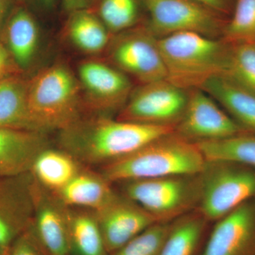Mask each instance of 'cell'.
Returning a JSON list of instances; mask_svg holds the SVG:
<instances>
[{
  "instance_id": "1",
  "label": "cell",
  "mask_w": 255,
  "mask_h": 255,
  "mask_svg": "<svg viewBox=\"0 0 255 255\" xmlns=\"http://www.w3.org/2000/svg\"><path fill=\"white\" fill-rule=\"evenodd\" d=\"M175 128L111 119L81 117L59 130L58 144L86 167H102L127 157Z\"/></svg>"
},
{
  "instance_id": "2",
  "label": "cell",
  "mask_w": 255,
  "mask_h": 255,
  "mask_svg": "<svg viewBox=\"0 0 255 255\" xmlns=\"http://www.w3.org/2000/svg\"><path fill=\"white\" fill-rule=\"evenodd\" d=\"M206 159L196 143L175 131L158 137L123 158L100 167L111 184L201 173Z\"/></svg>"
},
{
  "instance_id": "3",
  "label": "cell",
  "mask_w": 255,
  "mask_h": 255,
  "mask_svg": "<svg viewBox=\"0 0 255 255\" xmlns=\"http://www.w3.org/2000/svg\"><path fill=\"white\" fill-rule=\"evenodd\" d=\"M167 80L185 90L200 89L209 79L226 72L230 44L194 32L157 38Z\"/></svg>"
},
{
  "instance_id": "4",
  "label": "cell",
  "mask_w": 255,
  "mask_h": 255,
  "mask_svg": "<svg viewBox=\"0 0 255 255\" xmlns=\"http://www.w3.org/2000/svg\"><path fill=\"white\" fill-rule=\"evenodd\" d=\"M81 86L63 64L42 70L28 81V107L37 130H60L81 118Z\"/></svg>"
},
{
  "instance_id": "5",
  "label": "cell",
  "mask_w": 255,
  "mask_h": 255,
  "mask_svg": "<svg viewBox=\"0 0 255 255\" xmlns=\"http://www.w3.org/2000/svg\"><path fill=\"white\" fill-rule=\"evenodd\" d=\"M120 184L122 194L142 206L158 222H172L197 210L200 203V173L138 179Z\"/></svg>"
},
{
  "instance_id": "6",
  "label": "cell",
  "mask_w": 255,
  "mask_h": 255,
  "mask_svg": "<svg viewBox=\"0 0 255 255\" xmlns=\"http://www.w3.org/2000/svg\"><path fill=\"white\" fill-rule=\"evenodd\" d=\"M201 196L197 211L217 221L255 199V169L226 160H206L200 173Z\"/></svg>"
},
{
  "instance_id": "7",
  "label": "cell",
  "mask_w": 255,
  "mask_h": 255,
  "mask_svg": "<svg viewBox=\"0 0 255 255\" xmlns=\"http://www.w3.org/2000/svg\"><path fill=\"white\" fill-rule=\"evenodd\" d=\"M189 92L167 80L142 84L132 90L117 119L175 128L185 111Z\"/></svg>"
},
{
  "instance_id": "8",
  "label": "cell",
  "mask_w": 255,
  "mask_h": 255,
  "mask_svg": "<svg viewBox=\"0 0 255 255\" xmlns=\"http://www.w3.org/2000/svg\"><path fill=\"white\" fill-rule=\"evenodd\" d=\"M155 37L194 32L216 38L222 33L219 14L193 0H142ZM222 34V33H221Z\"/></svg>"
},
{
  "instance_id": "9",
  "label": "cell",
  "mask_w": 255,
  "mask_h": 255,
  "mask_svg": "<svg viewBox=\"0 0 255 255\" xmlns=\"http://www.w3.org/2000/svg\"><path fill=\"white\" fill-rule=\"evenodd\" d=\"M174 131L194 143L223 140L246 132L201 89L189 90L187 107Z\"/></svg>"
},
{
  "instance_id": "10",
  "label": "cell",
  "mask_w": 255,
  "mask_h": 255,
  "mask_svg": "<svg viewBox=\"0 0 255 255\" xmlns=\"http://www.w3.org/2000/svg\"><path fill=\"white\" fill-rule=\"evenodd\" d=\"M110 55L116 68L142 84L167 80V70L150 31L135 30L121 35L112 43Z\"/></svg>"
},
{
  "instance_id": "11",
  "label": "cell",
  "mask_w": 255,
  "mask_h": 255,
  "mask_svg": "<svg viewBox=\"0 0 255 255\" xmlns=\"http://www.w3.org/2000/svg\"><path fill=\"white\" fill-rule=\"evenodd\" d=\"M78 80L86 93L90 110L102 113L120 111L132 91L124 72L97 60H87L78 66Z\"/></svg>"
},
{
  "instance_id": "12",
  "label": "cell",
  "mask_w": 255,
  "mask_h": 255,
  "mask_svg": "<svg viewBox=\"0 0 255 255\" xmlns=\"http://www.w3.org/2000/svg\"><path fill=\"white\" fill-rule=\"evenodd\" d=\"M30 230L46 255H70L67 206L32 177Z\"/></svg>"
},
{
  "instance_id": "13",
  "label": "cell",
  "mask_w": 255,
  "mask_h": 255,
  "mask_svg": "<svg viewBox=\"0 0 255 255\" xmlns=\"http://www.w3.org/2000/svg\"><path fill=\"white\" fill-rule=\"evenodd\" d=\"M31 173L0 177V251L10 248L31 226L33 214Z\"/></svg>"
},
{
  "instance_id": "14",
  "label": "cell",
  "mask_w": 255,
  "mask_h": 255,
  "mask_svg": "<svg viewBox=\"0 0 255 255\" xmlns=\"http://www.w3.org/2000/svg\"><path fill=\"white\" fill-rule=\"evenodd\" d=\"M94 212L110 255L158 223L142 206L118 192L110 202Z\"/></svg>"
},
{
  "instance_id": "15",
  "label": "cell",
  "mask_w": 255,
  "mask_h": 255,
  "mask_svg": "<svg viewBox=\"0 0 255 255\" xmlns=\"http://www.w3.org/2000/svg\"><path fill=\"white\" fill-rule=\"evenodd\" d=\"M216 222L201 255H255V199Z\"/></svg>"
},
{
  "instance_id": "16",
  "label": "cell",
  "mask_w": 255,
  "mask_h": 255,
  "mask_svg": "<svg viewBox=\"0 0 255 255\" xmlns=\"http://www.w3.org/2000/svg\"><path fill=\"white\" fill-rule=\"evenodd\" d=\"M48 147L46 132L0 128V177L30 173L37 157Z\"/></svg>"
},
{
  "instance_id": "17",
  "label": "cell",
  "mask_w": 255,
  "mask_h": 255,
  "mask_svg": "<svg viewBox=\"0 0 255 255\" xmlns=\"http://www.w3.org/2000/svg\"><path fill=\"white\" fill-rule=\"evenodd\" d=\"M248 133L255 135V92L226 75L209 79L201 87Z\"/></svg>"
},
{
  "instance_id": "18",
  "label": "cell",
  "mask_w": 255,
  "mask_h": 255,
  "mask_svg": "<svg viewBox=\"0 0 255 255\" xmlns=\"http://www.w3.org/2000/svg\"><path fill=\"white\" fill-rule=\"evenodd\" d=\"M1 43L21 70L29 66L39 44V28L33 15L23 6L14 8L1 28Z\"/></svg>"
},
{
  "instance_id": "19",
  "label": "cell",
  "mask_w": 255,
  "mask_h": 255,
  "mask_svg": "<svg viewBox=\"0 0 255 255\" xmlns=\"http://www.w3.org/2000/svg\"><path fill=\"white\" fill-rule=\"evenodd\" d=\"M117 193L100 172L83 166L66 186L53 194L68 207L96 211L110 202Z\"/></svg>"
},
{
  "instance_id": "20",
  "label": "cell",
  "mask_w": 255,
  "mask_h": 255,
  "mask_svg": "<svg viewBox=\"0 0 255 255\" xmlns=\"http://www.w3.org/2000/svg\"><path fill=\"white\" fill-rule=\"evenodd\" d=\"M83 166L62 149L48 147L37 157L30 173L42 187L55 193L66 186Z\"/></svg>"
},
{
  "instance_id": "21",
  "label": "cell",
  "mask_w": 255,
  "mask_h": 255,
  "mask_svg": "<svg viewBox=\"0 0 255 255\" xmlns=\"http://www.w3.org/2000/svg\"><path fill=\"white\" fill-rule=\"evenodd\" d=\"M28 81L21 75L0 80V128L39 131L28 110Z\"/></svg>"
},
{
  "instance_id": "22",
  "label": "cell",
  "mask_w": 255,
  "mask_h": 255,
  "mask_svg": "<svg viewBox=\"0 0 255 255\" xmlns=\"http://www.w3.org/2000/svg\"><path fill=\"white\" fill-rule=\"evenodd\" d=\"M70 255H110L95 212L68 207Z\"/></svg>"
},
{
  "instance_id": "23",
  "label": "cell",
  "mask_w": 255,
  "mask_h": 255,
  "mask_svg": "<svg viewBox=\"0 0 255 255\" xmlns=\"http://www.w3.org/2000/svg\"><path fill=\"white\" fill-rule=\"evenodd\" d=\"M207 223L197 210L174 220L160 255H196Z\"/></svg>"
},
{
  "instance_id": "24",
  "label": "cell",
  "mask_w": 255,
  "mask_h": 255,
  "mask_svg": "<svg viewBox=\"0 0 255 255\" xmlns=\"http://www.w3.org/2000/svg\"><path fill=\"white\" fill-rule=\"evenodd\" d=\"M68 31L73 44L85 53H100L110 44L109 30L100 18L86 9L71 13Z\"/></svg>"
},
{
  "instance_id": "25",
  "label": "cell",
  "mask_w": 255,
  "mask_h": 255,
  "mask_svg": "<svg viewBox=\"0 0 255 255\" xmlns=\"http://www.w3.org/2000/svg\"><path fill=\"white\" fill-rule=\"evenodd\" d=\"M206 160L238 162L255 169V135L240 134L223 139L196 142Z\"/></svg>"
},
{
  "instance_id": "26",
  "label": "cell",
  "mask_w": 255,
  "mask_h": 255,
  "mask_svg": "<svg viewBox=\"0 0 255 255\" xmlns=\"http://www.w3.org/2000/svg\"><path fill=\"white\" fill-rule=\"evenodd\" d=\"M234 4L232 18L223 27V41L255 43V0H236Z\"/></svg>"
},
{
  "instance_id": "27",
  "label": "cell",
  "mask_w": 255,
  "mask_h": 255,
  "mask_svg": "<svg viewBox=\"0 0 255 255\" xmlns=\"http://www.w3.org/2000/svg\"><path fill=\"white\" fill-rule=\"evenodd\" d=\"M224 75L255 92V43L230 44Z\"/></svg>"
},
{
  "instance_id": "28",
  "label": "cell",
  "mask_w": 255,
  "mask_h": 255,
  "mask_svg": "<svg viewBox=\"0 0 255 255\" xmlns=\"http://www.w3.org/2000/svg\"><path fill=\"white\" fill-rule=\"evenodd\" d=\"M171 223H155L110 255H160Z\"/></svg>"
},
{
  "instance_id": "29",
  "label": "cell",
  "mask_w": 255,
  "mask_h": 255,
  "mask_svg": "<svg viewBox=\"0 0 255 255\" xmlns=\"http://www.w3.org/2000/svg\"><path fill=\"white\" fill-rule=\"evenodd\" d=\"M101 21L109 31H125L136 21V0H102L99 9Z\"/></svg>"
},
{
  "instance_id": "30",
  "label": "cell",
  "mask_w": 255,
  "mask_h": 255,
  "mask_svg": "<svg viewBox=\"0 0 255 255\" xmlns=\"http://www.w3.org/2000/svg\"><path fill=\"white\" fill-rule=\"evenodd\" d=\"M8 255H46L30 228L14 242Z\"/></svg>"
},
{
  "instance_id": "31",
  "label": "cell",
  "mask_w": 255,
  "mask_h": 255,
  "mask_svg": "<svg viewBox=\"0 0 255 255\" xmlns=\"http://www.w3.org/2000/svg\"><path fill=\"white\" fill-rule=\"evenodd\" d=\"M21 70L6 49L4 45L0 41V80L21 75Z\"/></svg>"
},
{
  "instance_id": "32",
  "label": "cell",
  "mask_w": 255,
  "mask_h": 255,
  "mask_svg": "<svg viewBox=\"0 0 255 255\" xmlns=\"http://www.w3.org/2000/svg\"><path fill=\"white\" fill-rule=\"evenodd\" d=\"M219 15L226 14L231 10L233 0H193Z\"/></svg>"
},
{
  "instance_id": "33",
  "label": "cell",
  "mask_w": 255,
  "mask_h": 255,
  "mask_svg": "<svg viewBox=\"0 0 255 255\" xmlns=\"http://www.w3.org/2000/svg\"><path fill=\"white\" fill-rule=\"evenodd\" d=\"M90 0H62L65 9L69 12L86 9Z\"/></svg>"
},
{
  "instance_id": "34",
  "label": "cell",
  "mask_w": 255,
  "mask_h": 255,
  "mask_svg": "<svg viewBox=\"0 0 255 255\" xmlns=\"http://www.w3.org/2000/svg\"><path fill=\"white\" fill-rule=\"evenodd\" d=\"M8 5L9 0H0V29L2 26L3 23L6 16H7Z\"/></svg>"
},
{
  "instance_id": "35",
  "label": "cell",
  "mask_w": 255,
  "mask_h": 255,
  "mask_svg": "<svg viewBox=\"0 0 255 255\" xmlns=\"http://www.w3.org/2000/svg\"><path fill=\"white\" fill-rule=\"evenodd\" d=\"M40 4L46 9H51L54 6L56 0H38Z\"/></svg>"
},
{
  "instance_id": "36",
  "label": "cell",
  "mask_w": 255,
  "mask_h": 255,
  "mask_svg": "<svg viewBox=\"0 0 255 255\" xmlns=\"http://www.w3.org/2000/svg\"><path fill=\"white\" fill-rule=\"evenodd\" d=\"M0 255H4L2 253H1V251H0Z\"/></svg>"
}]
</instances>
